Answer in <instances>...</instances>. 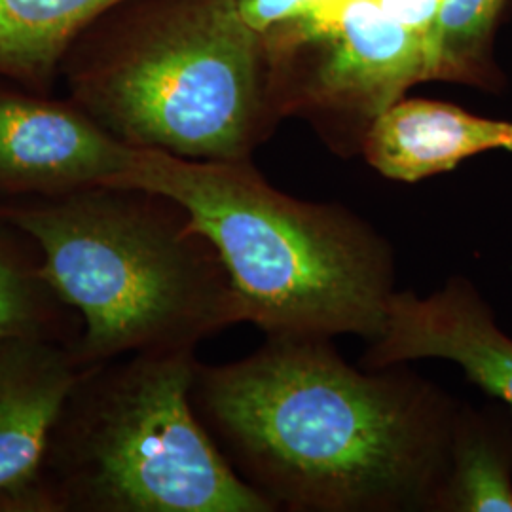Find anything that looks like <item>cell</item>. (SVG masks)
<instances>
[{
    "mask_svg": "<svg viewBox=\"0 0 512 512\" xmlns=\"http://www.w3.org/2000/svg\"><path fill=\"white\" fill-rule=\"evenodd\" d=\"M198 418L274 511L433 512L459 403L406 365L359 370L330 338L200 363Z\"/></svg>",
    "mask_w": 512,
    "mask_h": 512,
    "instance_id": "1",
    "label": "cell"
},
{
    "mask_svg": "<svg viewBox=\"0 0 512 512\" xmlns=\"http://www.w3.org/2000/svg\"><path fill=\"white\" fill-rule=\"evenodd\" d=\"M509 0H442L431 42V74L486 92L505 84L494 57L495 33Z\"/></svg>",
    "mask_w": 512,
    "mask_h": 512,
    "instance_id": "14",
    "label": "cell"
},
{
    "mask_svg": "<svg viewBox=\"0 0 512 512\" xmlns=\"http://www.w3.org/2000/svg\"><path fill=\"white\" fill-rule=\"evenodd\" d=\"M110 184L181 203L230 275L243 323L264 338L372 342L397 293L391 243L338 203L298 200L268 183L253 160H188L135 148Z\"/></svg>",
    "mask_w": 512,
    "mask_h": 512,
    "instance_id": "2",
    "label": "cell"
},
{
    "mask_svg": "<svg viewBox=\"0 0 512 512\" xmlns=\"http://www.w3.org/2000/svg\"><path fill=\"white\" fill-rule=\"evenodd\" d=\"M196 349L82 368L19 512H275L198 418Z\"/></svg>",
    "mask_w": 512,
    "mask_h": 512,
    "instance_id": "5",
    "label": "cell"
},
{
    "mask_svg": "<svg viewBox=\"0 0 512 512\" xmlns=\"http://www.w3.org/2000/svg\"><path fill=\"white\" fill-rule=\"evenodd\" d=\"M511 410L459 403L433 512H512Z\"/></svg>",
    "mask_w": 512,
    "mask_h": 512,
    "instance_id": "12",
    "label": "cell"
},
{
    "mask_svg": "<svg viewBox=\"0 0 512 512\" xmlns=\"http://www.w3.org/2000/svg\"><path fill=\"white\" fill-rule=\"evenodd\" d=\"M59 78L124 145L188 160H251L285 118L236 0H124L74 40Z\"/></svg>",
    "mask_w": 512,
    "mask_h": 512,
    "instance_id": "3",
    "label": "cell"
},
{
    "mask_svg": "<svg viewBox=\"0 0 512 512\" xmlns=\"http://www.w3.org/2000/svg\"><path fill=\"white\" fill-rule=\"evenodd\" d=\"M0 217L37 241L44 272L82 330L76 363L198 349L243 323L215 245L164 194L99 184L55 198L0 202Z\"/></svg>",
    "mask_w": 512,
    "mask_h": 512,
    "instance_id": "4",
    "label": "cell"
},
{
    "mask_svg": "<svg viewBox=\"0 0 512 512\" xmlns=\"http://www.w3.org/2000/svg\"><path fill=\"white\" fill-rule=\"evenodd\" d=\"M80 330L78 313L46 277L37 241L0 217V342L29 338L73 349Z\"/></svg>",
    "mask_w": 512,
    "mask_h": 512,
    "instance_id": "13",
    "label": "cell"
},
{
    "mask_svg": "<svg viewBox=\"0 0 512 512\" xmlns=\"http://www.w3.org/2000/svg\"><path fill=\"white\" fill-rule=\"evenodd\" d=\"M283 116H302L342 156L361 154L370 124L421 82H433L425 38L374 0L264 38Z\"/></svg>",
    "mask_w": 512,
    "mask_h": 512,
    "instance_id": "6",
    "label": "cell"
},
{
    "mask_svg": "<svg viewBox=\"0 0 512 512\" xmlns=\"http://www.w3.org/2000/svg\"><path fill=\"white\" fill-rule=\"evenodd\" d=\"M124 0H0V78L52 93L65 55Z\"/></svg>",
    "mask_w": 512,
    "mask_h": 512,
    "instance_id": "11",
    "label": "cell"
},
{
    "mask_svg": "<svg viewBox=\"0 0 512 512\" xmlns=\"http://www.w3.org/2000/svg\"><path fill=\"white\" fill-rule=\"evenodd\" d=\"M133 150L69 97L0 82V202L110 184L128 169Z\"/></svg>",
    "mask_w": 512,
    "mask_h": 512,
    "instance_id": "7",
    "label": "cell"
},
{
    "mask_svg": "<svg viewBox=\"0 0 512 512\" xmlns=\"http://www.w3.org/2000/svg\"><path fill=\"white\" fill-rule=\"evenodd\" d=\"M82 366L59 342H0V512L35 484L55 418Z\"/></svg>",
    "mask_w": 512,
    "mask_h": 512,
    "instance_id": "9",
    "label": "cell"
},
{
    "mask_svg": "<svg viewBox=\"0 0 512 512\" xmlns=\"http://www.w3.org/2000/svg\"><path fill=\"white\" fill-rule=\"evenodd\" d=\"M342 4L344 0H236L239 18L262 38L315 25Z\"/></svg>",
    "mask_w": 512,
    "mask_h": 512,
    "instance_id": "15",
    "label": "cell"
},
{
    "mask_svg": "<svg viewBox=\"0 0 512 512\" xmlns=\"http://www.w3.org/2000/svg\"><path fill=\"white\" fill-rule=\"evenodd\" d=\"M387 16L427 40L429 50L442 0H374Z\"/></svg>",
    "mask_w": 512,
    "mask_h": 512,
    "instance_id": "16",
    "label": "cell"
},
{
    "mask_svg": "<svg viewBox=\"0 0 512 512\" xmlns=\"http://www.w3.org/2000/svg\"><path fill=\"white\" fill-rule=\"evenodd\" d=\"M494 150L512 152L509 120L446 101L403 97L370 124L361 156L385 179L416 184Z\"/></svg>",
    "mask_w": 512,
    "mask_h": 512,
    "instance_id": "10",
    "label": "cell"
},
{
    "mask_svg": "<svg viewBox=\"0 0 512 512\" xmlns=\"http://www.w3.org/2000/svg\"><path fill=\"white\" fill-rule=\"evenodd\" d=\"M420 359L456 363L512 414V338L497 327L494 311L469 279L454 275L425 298L414 291L393 294L384 329L368 342L361 366L378 370Z\"/></svg>",
    "mask_w": 512,
    "mask_h": 512,
    "instance_id": "8",
    "label": "cell"
}]
</instances>
